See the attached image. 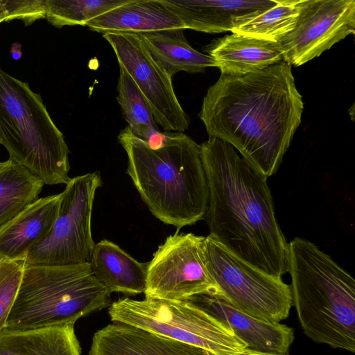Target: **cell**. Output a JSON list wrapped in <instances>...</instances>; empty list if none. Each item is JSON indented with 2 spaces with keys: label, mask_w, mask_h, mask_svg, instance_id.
<instances>
[{
  "label": "cell",
  "mask_w": 355,
  "mask_h": 355,
  "mask_svg": "<svg viewBox=\"0 0 355 355\" xmlns=\"http://www.w3.org/2000/svg\"><path fill=\"white\" fill-rule=\"evenodd\" d=\"M303 109L291 65L283 61L245 75L220 74L199 116L209 137L230 144L268 178L279 169Z\"/></svg>",
  "instance_id": "6da1fadb"
},
{
  "label": "cell",
  "mask_w": 355,
  "mask_h": 355,
  "mask_svg": "<svg viewBox=\"0 0 355 355\" xmlns=\"http://www.w3.org/2000/svg\"><path fill=\"white\" fill-rule=\"evenodd\" d=\"M117 101L131 132L146 141L160 131L146 98L130 75L119 66Z\"/></svg>",
  "instance_id": "cb8c5ba5"
},
{
  "label": "cell",
  "mask_w": 355,
  "mask_h": 355,
  "mask_svg": "<svg viewBox=\"0 0 355 355\" xmlns=\"http://www.w3.org/2000/svg\"><path fill=\"white\" fill-rule=\"evenodd\" d=\"M8 12L4 0H0V23L7 21Z\"/></svg>",
  "instance_id": "f1b7e54d"
},
{
  "label": "cell",
  "mask_w": 355,
  "mask_h": 355,
  "mask_svg": "<svg viewBox=\"0 0 355 355\" xmlns=\"http://www.w3.org/2000/svg\"><path fill=\"white\" fill-rule=\"evenodd\" d=\"M91 31L140 34L171 28L185 29L182 20L162 0H129L86 25Z\"/></svg>",
  "instance_id": "ac0fdd59"
},
{
  "label": "cell",
  "mask_w": 355,
  "mask_h": 355,
  "mask_svg": "<svg viewBox=\"0 0 355 355\" xmlns=\"http://www.w3.org/2000/svg\"><path fill=\"white\" fill-rule=\"evenodd\" d=\"M292 304L304 333L315 343L355 352V281L315 244L288 243Z\"/></svg>",
  "instance_id": "277c9868"
},
{
  "label": "cell",
  "mask_w": 355,
  "mask_h": 355,
  "mask_svg": "<svg viewBox=\"0 0 355 355\" xmlns=\"http://www.w3.org/2000/svg\"><path fill=\"white\" fill-rule=\"evenodd\" d=\"M129 0H45L46 19L53 26H86L87 22Z\"/></svg>",
  "instance_id": "d4e9b609"
},
{
  "label": "cell",
  "mask_w": 355,
  "mask_h": 355,
  "mask_svg": "<svg viewBox=\"0 0 355 355\" xmlns=\"http://www.w3.org/2000/svg\"><path fill=\"white\" fill-rule=\"evenodd\" d=\"M44 185L12 160L0 162V227L35 202Z\"/></svg>",
  "instance_id": "7402d4cb"
},
{
  "label": "cell",
  "mask_w": 355,
  "mask_h": 355,
  "mask_svg": "<svg viewBox=\"0 0 355 355\" xmlns=\"http://www.w3.org/2000/svg\"><path fill=\"white\" fill-rule=\"evenodd\" d=\"M305 0H278L271 8L234 28L232 33L278 42L295 26Z\"/></svg>",
  "instance_id": "603a6c76"
},
{
  "label": "cell",
  "mask_w": 355,
  "mask_h": 355,
  "mask_svg": "<svg viewBox=\"0 0 355 355\" xmlns=\"http://www.w3.org/2000/svg\"><path fill=\"white\" fill-rule=\"evenodd\" d=\"M101 186L98 171L71 178L60 193L58 214L49 234L28 252L26 266L89 262L95 245L92 234V207L96 191Z\"/></svg>",
  "instance_id": "9c48e42d"
},
{
  "label": "cell",
  "mask_w": 355,
  "mask_h": 355,
  "mask_svg": "<svg viewBox=\"0 0 355 355\" xmlns=\"http://www.w3.org/2000/svg\"><path fill=\"white\" fill-rule=\"evenodd\" d=\"M111 320L205 349L214 355H233L247 348L216 318L188 300L128 297L113 302Z\"/></svg>",
  "instance_id": "52a82bcc"
},
{
  "label": "cell",
  "mask_w": 355,
  "mask_h": 355,
  "mask_svg": "<svg viewBox=\"0 0 355 355\" xmlns=\"http://www.w3.org/2000/svg\"><path fill=\"white\" fill-rule=\"evenodd\" d=\"M110 293L94 276L89 262L42 266L25 265L6 328L13 330L74 324L107 307Z\"/></svg>",
  "instance_id": "8992f818"
},
{
  "label": "cell",
  "mask_w": 355,
  "mask_h": 355,
  "mask_svg": "<svg viewBox=\"0 0 355 355\" xmlns=\"http://www.w3.org/2000/svg\"><path fill=\"white\" fill-rule=\"evenodd\" d=\"M8 12L7 21L18 19L25 26L46 17L45 0H4Z\"/></svg>",
  "instance_id": "4316f807"
},
{
  "label": "cell",
  "mask_w": 355,
  "mask_h": 355,
  "mask_svg": "<svg viewBox=\"0 0 355 355\" xmlns=\"http://www.w3.org/2000/svg\"><path fill=\"white\" fill-rule=\"evenodd\" d=\"M25 265V259L0 260V332L6 328Z\"/></svg>",
  "instance_id": "484cf974"
},
{
  "label": "cell",
  "mask_w": 355,
  "mask_h": 355,
  "mask_svg": "<svg viewBox=\"0 0 355 355\" xmlns=\"http://www.w3.org/2000/svg\"><path fill=\"white\" fill-rule=\"evenodd\" d=\"M185 29L207 33L232 31L275 6L278 0H162Z\"/></svg>",
  "instance_id": "5bb4252c"
},
{
  "label": "cell",
  "mask_w": 355,
  "mask_h": 355,
  "mask_svg": "<svg viewBox=\"0 0 355 355\" xmlns=\"http://www.w3.org/2000/svg\"><path fill=\"white\" fill-rule=\"evenodd\" d=\"M205 236L169 235L148 262L145 297L167 300L217 292L205 265Z\"/></svg>",
  "instance_id": "30bf717a"
},
{
  "label": "cell",
  "mask_w": 355,
  "mask_h": 355,
  "mask_svg": "<svg viewBox=\"0 0 355 355\" xmlns=\"http://www.w3.org/2000/svg\"><path fill=\"white\" fill-rule=\"evenodd\" d=\"M233 355H284V354L258 352V351H254V350H251V349L246 348L242 351H240V352H238L234 354Z\"/></svg>",
  "instance_id": "83f0119b"
},
{
  "label": "cell",
  "mask_w": 355,
  "mask_h": 355,
  "mask_svg": "<svg viewBox=\"0 0 355 355\" xmlns=\"http://www.w3.org/2000/svg\"><path fill=\"white\" fill-rule=\"evenodd\" d=\"M60 193L37 198L0 227V259H25L49 234L58 214Z\"/></svg>",
  "instance_id": "2e32d148"
},
{
  "label": "cell",
  "mask_w": 355,
  "mask_h": 355,
  "mask_svg": "<svg viewBox=\"0 0 355 355\" xmlns=\"http://www.w3.org/2000/svg\"><path fill=\"white\" fill-rule=\"evenodd\" d=\"M0 260H1V259H0Z\"/></svg>",
  "instance_id": "f546056e"
},
{
  "label": "cell",
  "mask_w": 355,
  "mask_h": 355,
  "mask_svg": "<svg viewBox=\"0 0 355 355\" xmlns=\"http://www.w3.org/2000/svg\"><path fill=\"white\" fill-rule=\"evenodd\" d=\"M187 300L219 320L249 349L285 354L294 340L291 328L248 314L215 293L195 295Z\"/></svg>",
  "instance_id": "4fadbf2b"
},
{
  "label": "cell",
  "mask_w": 355,
  "mask_h": 355,
  "mask_svg": "<svg viewBox=\"0 0 355 355\" xmlns=\"http://www.w3.org/2000/svg\"><path fill=\"white\" fill-rule=\"evenodd\" d=\"M205 51L226 75H245L284 61L278 42L237 33L214 40Z\"/></svg>",
  "instance_id": "e0dca14e"
},
{
  "label": "cell",
  "mask_w": 355,
  "mask_h": 355,
  "mask_svg": "<svg viewBox=\"0 0 355 355\" xmlns=\"http://www.w3.org/2000/svg\"><path fill=\"white\" fill-rule=\"evenodd\" d=\"M137 35L152 58L171 78L182 71L196 73L216 67L211 56L190 45L184 29L171 28Z\"/></svg>",
  "instance_id": "44dd1931"
},
{
  "label": "cell",
  "mask_w": 355,
  "mask_h": 355,
  "mask_svg": "<svg viewBox=\"0 0 355 355\" xmlns=\"http://www.w3.org/2000/svg\"><path fill=\"white\" fill-rule=\"evenodd\" d=\"M204 256L216 294L231 304L272 322L288 316L292 305L291 286L282 277L242 260L209 235L205 236Z\"/></svg>",
  "instance_id": "ba28073f"
},
{
  "label": "cell",
  "mask_w": 355,
  "mask_h": 355,
  "mask_svg": "<svg viewBox=\"0 0 355 355\" xmlns=\"http://www.w3.org/2000/svg\"><path fill=\"white\" fill-rule=\"evenodd\" d=\"M354 32V0H305L295 26L278 43L284 61L299 67Z\"/></svg>",
  "instance_id": "7c38bea8"
},
{
  "label": "cell",
  "mask_w": 355,
  "mask_h": 355,
  "mask_svg": "<svg viewBox=\"0 0 355 355\" xmlns=\"http://www.w3.org/2000/svg\"><path fill=\"white\" fill-rule=\"evenodd\" d=\"M118 140L128 155L126 173L153 215L178 230L204 218L209 191L200 145L169 132L165 146L153 150L128 126Z\"/></svg>",
  "instance_id": "3957f363"
},
{
  "label": "cell",
  "mask_w": 355,
  "mask_h": 355,
  "mask_svg": "<svg viewBox=\"0 0 355 355\" xmlns=\"http://www.w3.org/2000/svg\"><path fill=\"white\" fill-rule=\"evenodd\" d=\"M0 355H82L74 331L69 324L0 332Z\"/></svg>",
  "instance_id": "ffe728a7"
},
{
  "label": "cell",
  "mask_w": 355,
  "mask_h": 355,
  "mask_svg": "<svg viewBox=\"0 0 355 355\" xmlns=\"http://www.w3.org/2000/svg\"><path fill=\"white\" fill-rule=\"evenodd\" d=\"M89 355H214L212 353L124 323L95 333Z\"/></svg>",
  "instance_id": "9a60e30c"
},
{
  "label": "cell",
  "mask_w": 355,
  "mask_h": 355,
  "mask_svg": "<svg viewBox=\"0 0 355 355\" xmlns=\"http://www.w3.org/2000/svg\"><path fill=\"white\" fill-rule=\"evenodd\" d=\"M89 264L94 276L110 293L135 295L146 289L148 263H141L113 242L95 244Z\"/></svg>",
  "instance_id": "d6986e66"
},
{
  "label": "cell",
  "mask_w": 355,
  "mask_h": 355,
  "mask_svg": "<svg viewBox=\"0 0 355 355\" xmlns=\"http://www.w3.org/2000/svg\"><path fill=\"white\" fill-rule=\"evenodd\" d=\"M208 186L209 236L232 254L275 277L288 269V243L275 217L267 178L228 143L200 145Z\"/></svg>",
  "instance_id": "7a4b0ae2"
},
{
  "label": "cell",
  "mask_w": 355,
  "mask_h": 355,
  "mask_svg": "<svg viewBox=\"0 0 355 355\" xmlns=\"http://www.w3.org/2000/svg\"><path fill=\"white\" fill-rule=\"evenodd\" d=\"M0 144L44 184H67L69 150L40 94L0 67Z\"/></svg>",
  "instance_id": "5b68a950"
},
{
  "label": "cell",
  "mask_w": 355,
  "mask_h": 355,
  "mask_svg": "<svg viewBox=\"0 0 355 355\" xmlns=\"http://www.w3.org/2000/svg\"><path fill=\"white\" fill-rule=\"evenodd\" d=\"M119 64L132 78L164 131L184 132L190 118L175 95L172 78L155 61L137 34L106 33Z\"/></svg>",
  "instance_id": "8fae6325"
}]
</instances>
